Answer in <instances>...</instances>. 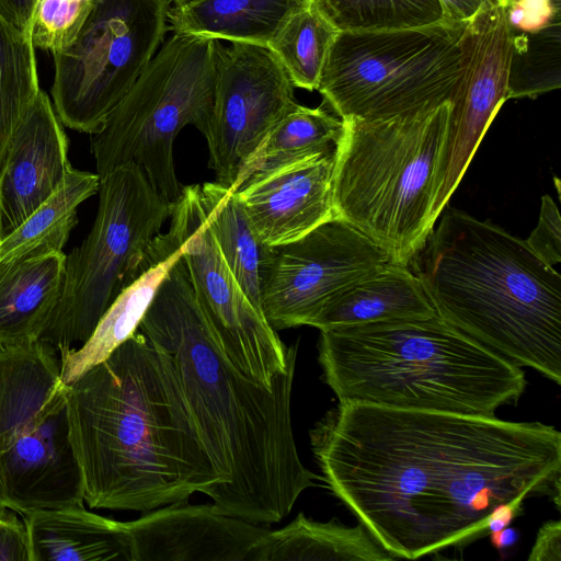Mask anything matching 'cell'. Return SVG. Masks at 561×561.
<instances>
[{
    "instance_id": "obj_1",
    "label": "cell",
    "mask_w": 561,
    "mask_h": 561,
    "mask_svg": "<svg viewBox=\"0 0 561 561\" xmlns=\"http://www.w3.org/2000/svg\"><path fill=\"white\" fill-rule=\"evenodd\" d=\"M310 439L330 490L397 559L465 547L502 504L546 495L560 510L551 425L339 401Z\"/></svg>"
},
{
    "instance_id": "obj_2",
    "label": "cell",
    "mask_w": 561,
    "mask_h": 561,
    "mask_svg": "<svg viewBox=\"0 0 561 561\" xmlns=\"http://www.w3.org/2000/svg\"><path fill=\"white\" fill-rule=\"evenodd\" d=\"M139 330L172 358L191 412L222 481L224 514L268 525L286 517L319 477L300 460L291 424L296 358L267 387L237 368L206 321L181 256Z\"/></svg>"
},
{
    "instance_id": "obj_3",
    "label": "cell",
    "mask_w": 561,
    "mask_h": 561,
    "mask_svg": "<svg viewBox=\"0 0 561 561\" xmlns=\"http://www.w3.org/2000/svg\"><path fill=\"white\" fill-rule=\"evenodd\" d=\"M66 404L90 507L149 512L221 484L171 356L140 330L66 385Z\"/></svg>"
},
{
    "instance_id": "obj_4",
    "label": "cell",
    "mask_w": 561,
    "mask_h": 561,
    "mask_svg": "<svg viewBox=\"0 0 561 561\" xmlns=\"http://www.w3.org/2000/svg\"><path fill=\"white\" fill-rule=\"evenodd\" d=\"M440 215L414 261L438 317L561 385V275L503 228L448 204Z\"/></svg>"
},
{
    "instance_id": "obj_5",
    "label": "cell",
    "mask_w": 561,
    "mask_h": 561,
    "mask_svg": "<svg viewBox=\"0 0 561 561\" xmlns=\"http://www.w3.org/2000/svg\"><path fill=\"white\" fill-rule=\"evenodd\" d=\"M320 332L322 378L339 401L494 416L527 385L520 367L438 314Z\"/></svg>"
},
{
    "instance_id": "obj_6",
    "label": "cell",
    "mask_w": 561,
    "mask_h": 561,
    "mask_svg": "<svg viewBox=\"0 0 561 561\" xmlns=\"http://www.w3.org/2000/svg\"><path fill=\"white\" fill-rule=\"evenodd\" d=\"M451 102L388 118L343 119L335 148V214L410 266L436 220L450 147Z\"/></svg>"
},
{
    "instance_id": "obj_7",
    "label": "cell",
    "mask_w": 561,
    "mask_h": 561,
    "mask_svg": "<svg viewBox=\"0 0 561 561\" xmlns=\"http://www.w3.org/2000/svg\"><path fill=\"white\" fill-rule=\"evenodd\" d=\"M220 44L179 32L163 42L102 129L91 135L100 178L134 163L169 203L180 196L174 140L187 125L206 135Z\"/></svg>"
},
{
    "instance_id": "obj_8",
    "label": "cell",
    "mask_w": 561,
    "mask_h": 561,
    "mask_svg": "<svg viewBox=\"0 0 561 561\" xmlns=\"http://www.w3.org/2000/svg\"><path fill=\"white\" fill-rule=\"evenodd\" d=\"M463 25L342 31L317 91L342 119L388 118L451 102L462 71Z\"/></svg>"
},
{
    "instance_id": "obj_9",
    "label": "cell",
    "mask_w": 561,
    "mask_h": 561,
    "mask_svg": "<svg viewBox=\"0 0 561 561\" xmlns=\"http://www.w3.org/2000/svg\"><path fill=\"white\" fill-rule=\"evenodd\" d=\"M91 231L66 255L60 298L39 335L62 356L83 344L119 295L145 270L170 217L169 203L134 163L100 178Z\"/></svg>"
},
{
    "instance_id": "obj_10",
    "label": "cell",
    "mask_w": 561,
    "mask_h": 561,
    "mask_svg": "<svg viewBox=\"0 0 561 561\" xmlns=\"http://www.w3.org/2000/svg\"><path fill=\"white\" fill-rule=\"evenodd\" d=\"M171 0H94L76 39L53 54L51 103L64 126L93 135L164 42Z\"/></svg>"
},
{
    "instance_id": "obj_11",
    "label": "cell",
    "mask_w": 561,
    "mask_h": 561,
    "mask_svg": "<svg viewBox=\"0 0 561 561\" xmlns=\"http://www.w3.org/2000/svg\"><path fill=\"white\" fill-rule=\"evenodd\" d=\"M169 231L179 240L198 306L219 346L242 373L273 387L297 356L249 300L228 268L201 205L198 184L172 203Z\"/></svg>"
},
{
    "instance_id": "obj_12",
    "label": "cell",
    "mask_w": 561,
    "mask_h": 561,
    "mask_svg": "<svg viewBox=\"0 0 561 561\" xmlns=\"http://www.w3.org/2000/svg\"><path fill=\"white\" fill-rule=\"evenodd\" d=\"M295 89L270 48L220 44L213 111L204 136L216 182L233 187L267 135L299 105Z\"/></svg>"
},
{
    "instance_id": "obj_13",
    "label": "cell",
    "mask_w": 561,
    "mask_h": 561,
    "mask_svg": "<svg viewBox=\"0 0 561 561\" xmlns=\"http://www.w3.org/2000/svg\"><path fill=\"white\" fill-rule=\"evenodd\" d=\"M389 262V254L351 224L330 219L274 247L262 289L263 316L275 331L309 325L331 298Z\"/></svg>"
},
{
    "instance_id": "obj_14",
    "label": "cell",
    "mask_w": 561,
    "mask_h": 561,
    "mask_svg": "<svg viewBox=\"0 0 561 561\" xmlns=\"http://www.w3.org/2000/svg\"><path fill=\"white\" fill-rule=\"evenodd\" d=\"M461 77L451 100L450 147L433 217L442 210L462 179L480 141L508 99L513 36L504 0H485L463 25Z\"/></svg>"
},
{
    "instance_id": "obj_15",
    "label": "cell",
    "mask_w": 561,
    "mask_h": 561,
    "mask_svg": "<svg viewBox=\"0 0 561 561\" xmlns=\"http://www.w3.org/2000/svg\"><path fill=\"white\" fill-rule=\"evenodd\" d=\"M80 463L69 432L64 393L31 428L0 454V505L21 515L83 506Z\"/></svg>"
},
{
    "instance_id": "obj_16",
    "label": "cell",
    "mask_w": 561,
    "mask_h": 561,
    "mask_svg": "<svg viewBox=\"0 0 561 561\" xmlns=\"http://www.w3.org/2000/svg\"><path fill=\"white\" fill-rule=\"evenodd\" d=\"M133 561H248L267 528L214 503L168 504L125 522Z\"/></svg>"
},
{
    "instance_id": "obj_17",
    "label": "cell",
    "mask_w": 561,
    "mask_h": 561,
    "mask_svg": "<svg viewBox=\"0 0 561 561\" xmlns=\"http://www.w3.org/2000/svg\"><path fill=\"white\" fill-rule=\"evenodd\" d=\"M335 151L313 156L251 179L234 191L262 242L295 241L336 216Z\"/></svg>"
},
{
    "instance_id": "obj_18",
    "label": "cell",
    "mask_w": 561,
    "mask_h": 561,
    "mask_svg": "<svg viewBox=\"0 0 561 561\" xmlns=\"http://www.w3.org/2000/svg\"><path fill=\"white\" fill-rule=\"evenodd\" d=\"M43 90L19 125L0 172V232L22 225L60 186L68 170V139Z\"/></svg>"
},
{
    "instance_id": "obj_19",
    "label": "cell",
    "mask_w": 561,
    "mask_h": 561,
    "mask_svg": "<svg viewBox=\"0 0 561 561\" xmlns=\"http://www.w3.org/2000/svg\"><path fill=\"white\" fill-rule=\"evenodd\" d=\"M60 356L48 343H0V454L64 393Z\"/></svg>"
},
{
    "instance_id": "obj_20",
    "label": "cell",
    "mask_w": 561,
    "mask_h": 561,
    "mask_svg": "<svg viewBox=\"0 0 561 561\" xmlns=\"http://www.w3.org/2000/svg\"><path fill=\"white\" fill-rule=\"evenodd\" d=\"M181 256V244L169 230L156 237L145 270L114 299L90 337L60 356L65 385L103 362L138 331L161 282Z\"/></svg>"
},
{
    "instance_id": "obj_21",
    "label": "cell",
    "mask_w": 561,
    "mask_h": 561,
    "mask_svg": "<svg viewBox=\"0 0 561 561\" xmlns=\"http://www.w3.org/2000/svg\"><path fill=\"white\" fill-rule=\"evenodd\" d=\"M31 561H133L125 522L83 506L22 515Z\"/></svg>"
},
{
    "instance_id": "obj_22",
    "label": "cell",
    "mask_w": 561,
    "mask_h": 561,
    "mask_svg": "<svg viewBox=\"0 0 561 561\" xmlns=\"http://www.w3.org/2000/svg\"><path fill=\"white\" fill-rule=\"evenodd\" d=\"M436 314L420 277L410 266L389 262L331 298L309 325L323 331Z\"/></svg>"
},
{
    "instance_id": "obj_23",
    "label": "cell",
    "mask_w": 561,
    "mask_h": 561,
    "mask_svg": "<svg viewBox=\"0 0 561 561\" xmlns=\"http://www.w3.org/2000/svg\"><path fill=\"white\" fill-rule=\"evenodd\" d=\"M65 261L61 250L0 263V343L39 339L60 298Z\"/></svg>"
},
{
    "instance_id": "obj_24",
    "label": "cell",
    "mask_w": 561,
    "mask_h": 561,
    "mask_svg": "<svg viewBox=\"0 0 561 561\" xmlns=\"http://www.w3.org/2000/svg\"><path fill=\"white\" fill-rule=\"evenodd\" d=\"M205 220L237 283L262 312V289L274 248L255 233L238 194L219 182L198 184ZM263 313V312H262Z\"/></svg>"
},
{
    "instance_id": "obj_25",
    "label": "cell",
    "mask_w": 561,
    "mask_h": 561,
    "mask_svg": "<svg viewBox=\"0 0 561 561\" xmlns=\"http://www.w3.org/2000/svg\"><path fill=\"white\" fill-rule=\"evenodd\" d=\"M397 560L363 525L322 523L299 513L253 547L248 561H390Z\"/></svg>"
},
{
    "instance_id": "obj_26",
    "label": "cell",
    "mask_w": 561,
    "mask_h": 561,
    "mask_svg": "<svg viewBox=\"0 0 561 561\" xmlns=\"http://www.w3.org/2000/svg\"><path fill=\"white\" fill-rule=\"evenodd\" d=\"M307 0H190L172 5L169 30L267 47Z\"/></svg>"
},
{
    "instance_id": "obj_27",
    "label": "cell",
    "mask_w": 561,
    "mask_h": 561,
    "mask_svg": "<svg viewBox=\"0 0 561 561\" xmlns=\"http://www.w3.org/2000/svg\"><path fill=\"white\" fill-rule=\"evenodd\" d=\"M343 131V119L320 105L299 104L267 135L247 163L232 190L247 181L287 164L335 151Z\"/></svg>"
},
{
    "instance_id": "obj_28",
    "label": "cell",
    "mask_w": 561,
    "mask_h": 561,
    "mask_svg": "<svg viewBox=\"0 0 561 561\" xmlns=\"http://www.w3.org/2000/svg\"><path fill=\"white\" fill-rule=\"evenodd\" d=\"M95 172L72 167L56 190L22 225L0 241V263L22 256L61 251L76 226L77 208L99 192Z\"/></svg>"
},
{
    "instance_id": "obj_29",
    "label": "cell",
    "mask_w": 561,
    "mask_h": 561,
    "mask_svg": "<svg viewBox=\"0 0 561 561\" xmlns=\"http://www.w3.org/2000/svg\"><path fill=\"white\" fill-rule=\"evenodd\" d=\"M339 33L316 1L307 0L289 15L267 48L283 65L296 88L314 91Z\"/></svg>"
},
{
    "instance_id": "obj_30",
    "label": "cell",
    "mask_w": 561,
    "mask_h": 561,
    "mask_svg": "<svg viewBox=\"0 0 561 561\" xmlns=\"http://www.w3.org/2000/svg\"><path fill=\"white\" fill-rule=\"evenodd\" d=\"M39 91L31 33L0 13V172L14 133Z\"/></svg>"
},
{
    "instance_id": "obj_31",
    "label": "cell",
    "mask_w": 561,
    "mask_h": 561,
    "mask_svg": "<svg viewBox=\"0 0 561 561\" xmlns=\"http://www.w3.org/2000/svg\"><path fill=\"white\" fill-rule=\"evenodd\" d=\"M342 31L411 28L444 22L439 0H314Z\"/></svg>"
},
{
    "instance_id": "obj_32",
    "label": "cell",
    "mask_w": 561,
    "mask_h": 561,
    "mask_svg": "<svg viewBox=\"0 0 561 561\" xmlns=\"http://www.w3.org/2000/svg\"><path fill=\"white\" fill-rule=\"evenodd\" d=\"M94 0H38L31 37L38 49L55 54L69 46L81 31Z\"/></svg>"
},
{
    "instance_id": "obj_33",
    "label": "cell",
    "mask_w": 561,
    "mask_h": 561,
    "mask_svg": "<svg viewBox=\"0 0 561 561\" xmlns=\"http://www.w3.org/2000/svg\"><path fill=\"white\" fill-rule=\"evenodd\" d=\"M513 35L538 34L559 23L560 0H504Z\"/></svg>"
},
{
    "instance_id": "obj_34",
    "label": "cell",
    "mask_w": 561,
    "mask_h": 561,
    "mask_svg": "<svg viewBox=\"0 0 561 561\" xmlns=\"http://www.w3.org/2000/svg\"><path fill=\"white\" fill-rule=\"evenodd\" d=\"M525 241L547 264L554 266L561 262L560 211L548 194L541 197L538 224Z\"/></svg>"
},
{
    "instance_id": "obj_35",
    "label": "cell",
    "mask_w": 561,
    "mask_h": 561,
    "mask_svg": "<svg viewBox=\"0 0 561 561\" xmlns=\"http://www.w3.org/2000/svg\"><path fill=\"white\" fill-rule=\"evenodd\" d=\"M0 505V561H31L25 523Z\"/></svg>"
},
{
    "instance_id": "obj_36",
    "label": "cell",
    "mask_w": 561,
    "mask_h": 561,
    "mask_svg": "<svg viewBox=\"0 0 561 561\" xmlns=\"http://www.w3.org/2000/svg\"><path fill=\"white\" fill-rule=\"evenodd\" d=\"M529 561H561V523L548 520L539 529Z\"/></svg>"
},
{
    "instance_id": "obj_37",
    "label": "cell",
    "mask_w": 561,
    "mask_h": 561,
    "mask_svg": "<svg viewBox=\"0 0 561 561\" xmlns=\"http://www.w3.org/2000/svg\"><path fill=\"white\" fill-rule=\"evenodd\" d=\"M38 0H0V13L21 31L31 33Z\"/></svg>"
},
{
    "instance_id": "obj_38",
    "label": "cell",
    "mask_w": 561,
    "mask_h": 561,
    "mask_svg": "<svg viewBox=\"0 0 561 561\" xmlns=\"http://www.w3.org/2000/svg\"><path fill=\"white\" fill-rule=\"evenodd\" d=\"M485 0H439L444 21L454 24H465L482 7Z\"/></svg>"
},
{
    "instance_id": "obj_39",
    "label": "cell",
    "mask_w": 561,
    "mask_h": 561,
    "mask_svg": "<svg viewBox=\"0 0 561 561\" xmlns=\"http://www.w3.org/2000/svg\"><path fill=\"white\" fill-rule=\"evenodd\" d=\"M522 503H508L497 506L488 522L489 534L507 527L517 517Z\"/></svg>"
},
{
    "instance_id": "obj_40",
    "label": "cell",
    "mask_w": 561,
    "mask_h": 561,
    "mask_svg": "<svg viewBox=\"0 0 561 561\" xmlns=\"http://www.w3.org/2000/svg\"><path fill=\"white\" fill-rule=\"evenodd\" d=\"M490 535L491 541L497 550H503L514 545L518 537L516 530L508 528V526L499 531L491 533Z\"/></svg>"
},
{
    "instance_id": "obj_41",
    "label": "cell",
    "mask_w": 561,
    "mask_h": 561,
    "mask_svg": "<svg viewBox=\"0 0 561 561\" xmlns=\"http://www.w3.org/2000/svg\"><path fill=\"white\" fill-rule=\"evenodd\" d=\"M171 1H172L173 5H176V4H182L184 2H187L190 0H171Z\"/></svg>"
},
{
    "instance_id": "obj_42",
    "label": "cell",
    "mask_w": 561,
    "mask_h": 561,
    "mask_svg": "<svg viewBox=\"0 0 561 561\" xmlns=\"http://www.w3.org/2000/svg\"><path fill=\"white\" fill-rule=\"evenodd\" d=\"M1 238H2V236H1V232H0V241H1Z\"/></svg>"
}]
</instances>
